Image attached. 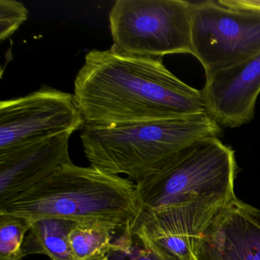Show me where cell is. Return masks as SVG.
I'll return each instance as SVG.
<instances>
[{
	"mask_svg": "<svg viewBox=\"0 0 260 260\" xmlns=\"http://www.w3.org/2000/svg\"><path fill=\"white\" fill-rule=\"evenodd\" d=\"M31 223L28 219L0 214V260H22L23 243Z\"/></svg>",
	"mask_w": 260,
	"mask_h": 260,
	"instance_id": "obj_14",
	"label": "cell"
},
{
	"mask_svg": "<svg viewBox=\"0 0 260 260\" xmlns=\"http://www.w3.org/2000/svg\"><path fill=\"white\" fill-rule=\"evenodd\" d=\"M199 260H260V210L231 201L199 240Z\"/></svg>",
	"mask_w": 260,
	"mask_h": 260,
	"instance_id": "obj_9",
	"label": "cell"
},
{
	"mask_svg": "<svg viewBox=\"0 0 260 260\" xmlns=\"http://www.w3.org/2000/svg\"><path fill=\"white\" fill-rule=\"evenodd\" d=\"M112 49L143 58L191 54V3L117 0L109 12Z\"/></svg>",
	"mask_w": 260,
	"mask_h": 260,
	"instance_id": "obj_5",
	"label": "cell"
},
{
	"mask_svg": "<svg viewBox=\"0 0 260 260\" xmlns=\"http://www.w3.org/2000/svg\"><path fill=\"white\" fill-rule=\"evenodd\" d=\"M105 260H180L156 246L141 226L132 220L115 236Z\"/></svg>",
	"mask_w": 260,
	"mask_h": 260,
	"instance_id": "obj_12",
	"label": "cell"
},
{
	"mask_svg": "<svg viewBox=\"0 0 260 260\" xmlns=\"http://www.w3.org/2000/svg\"><path fill=\"white\" fill-rule=\"evenodd\" d=\"M87 125L155 121L206 112L202 91L176 77L162 59L92 50L74 82Z\"/></svg>",
	"mask_w": 260,
	"mask_h": 260,
	"instance_id": "obj_1",
	"label": "cell"
},
{
	"mask_svg": "<svg viewBox=\"0 0 260 260\" xmlns=\"http://www.w3.org/2000/svg\"><path fill=\"white\" fill-rule=\"evenodd\" d=\"M29 12L23 3L0 0V41L7 40L28 19Z\"/></svg>",
	"mask_w": 260,
	"mask_h": 260,
	"instance_id": "obj_15",
	"label": "cell"
},
{
	"mask_svg": "<svg viewBox=\"0 0 260 260\" xmlns=\"http://www.w3.org/2000/svg\"><path fill=\"white\" fill-rule=\"evenodd\" d=\"M72 135L61 134L0 153V205L72 162L69 154Z\"/></svg>",
	"mask_w": 260,
	"mask_h": 260,
	"instance_id": "obj_10",
	"label": "cell"
},
{
	"mask_svg": "<svg viewBox=\"0 0 260 260\" xmlns=\"http://www.w3.org/2000/svg\"><path fill=\"white\" fill-rule=\"evenodd\" d=\"M191 51L206 77L252 57L260 51V14L191 3Z\"/></svg>",
	"mask_w": 260,
	"mask_h": 260,
	"instance_id": "obj_6",
	"label": "cell"
},
{
	"mask_svg": "<svg viewBox=\"0 0 260 260\" xmlns=\"http://www.w3.org/2000/svg\"><path fill=\"white\" fill-rule=\"evenodd\" d=\"M120 231L103 225L75 223L69 234L73 257L75 260L106 259Z\"/></svg>",
	"mask_w": 260,
	"mask_h": 260,
	"instance_id": "obj_13",
	"label": "cell"
},
{
	"mask_svg": "<svg viewBox=\"0 0 260 260\" xmlns=\"http://www.w3.org/2000/svg\"><path fill=\"white\" fill-rule=\"evenodd\" d=\"M75 222L45 218L31 225L23 243L24 255L43 254L51 260H75L69 244L70 231Z\"/></svg>",
	"mask_w": 260,
	"mask_h": 260,
	"instance_id": "obj_11",
	"label": "cell"
},
{
	"mask_svg": "<svg viewBox=\"0 0 260 260\" xmlns=\"http://www.w3.org/2000/svg\"><path fill=\"white\" fill-rule=\"evenodd\" d=\"M235 152L218 138L196 141L137 182L139 210L224 208L235 199Z\"/></svg>",
	"mask_w": 260,
	"mask_h": 260,
	"instance_id": "obj_4",
	"label": "cell"
},
{
	"mask_svg": "<svg viewBox=\"0 0 260 260\" xmlns=\"http://www.w3.org/2000/svg\"><path fill=\"white\" fill-rule=\"evenodd\" d=\"M84 125L74 95L44 86L25 96L0 103V153L61 134H74Z\"/></svg>",
	"mask_w": 260,
	"mask_h": 260,
	"instance_id": "obj_7",
	"label": "cell"
},
{
	"mask_svg": "<svg viewBox=\"0 0 260 260\" xmlns=\"http://www.w3.org/2000/svg\"><path fill=\"white\" fill-rule=\"evenodd\" d=\"M206 112L219 125L238 127L253 118L260 93V51L206 77Z\"/></svg>",
	"mask_w": 260,
	"mask_h": 260,
	"instance_id": "obj_8",
	"label": "cell"
},
{
	"mask_svg": "<svg viewBox=\"0 0 260 260\" xmlns=\"http://www.w3.org/2000/svg\"><path fill=\"white\" fill-rule=\"evenodd\" d=\"M139 211L137 185L97 167L73 162L7 203L0 214L28 219L31 223L58 218L99 224L120 231Z\"/></svg>",
	"mask_w": 260,
	"mask_h": 260,
	"instance_id": "obj_2",
	"label": "cell"
},
{
	"mask_svg": "<svg viewBox=\"0 0 260 260\" xmlns=\"http://www.w3.org/2000/svg\"><path fill=\"white\" fill-rule=\"evenodd\" d=\"M207 112L179 118L87 125L80 139L91 166L138 182L196 141L221 135Z\"/></svg>",
	"mask_w": 260,
	"mask_h": 260,
	"instance_id": "obj_3",
	"label": "cell"
},
{
	"mask_svg": "<svg viewBox=\"0 0 260 260\" xmlns=\"http://www.w3.org/2000/svg\"><path fill=\"white\" fill-rule=\"evenodd\" d=\"M218 3L228 8L260 14V0H219Z\"/></svg>",
	"mask_w": 260,
	"mask_h": 260,
	"instance_id": "obj_16",
	"label": "cell"
}]
</instances>
